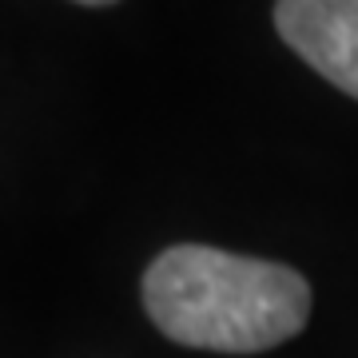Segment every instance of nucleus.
Instances as JSON below:
<instances>
[{
	"instance_id": "f257e3e1",
	"label": "nucleus",
	"mask_w": 358,
	"mask_h": 358,
	"mask_svg": "<svg viewBox=\"0 0 358 358\" xmlns=\"http://www.w3.org/2000/svg\"><path fill=\"white\" fill-rule=\"evenodd\" d=\"M143 307L167 338L183 346L255 355L307 327L310 287L282 263L179 243L148 267Z\"/></svg>"
},
{
	"instance_id": "f03ea898",
	"label": "nucleus",
	"mask_w": 358,
	"mask_h": 358,
	"mask_svg": "<svg viewBox=\"0 0 358 358\" xmlns=\"http://www.w3.org/2000/svg\"><path fill=\"white\" fill-rule=\"evenodd\" d=\"M275 24L319 76L358 100V0H279Z\"/></svg>"
},
{
	"instance_id": "7ed1b4c3",
	"label": "nucleus",
	"mask_w": 358,
	"mask_h": 358,
	"mask_svg": "<svg viewBox=\"0 0 358 358\" xmlns=\"http://www.w3.org/2000/svg\"><path fill=\"white\" fill-rule=\"evenodd\" d=\"M76 4H115V0H76Z\"/></svg>"
}]
</instances>
